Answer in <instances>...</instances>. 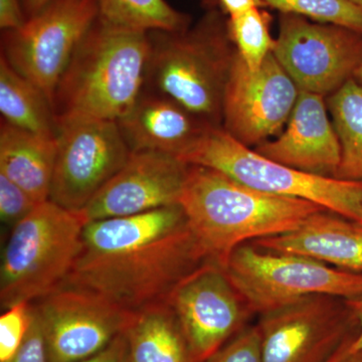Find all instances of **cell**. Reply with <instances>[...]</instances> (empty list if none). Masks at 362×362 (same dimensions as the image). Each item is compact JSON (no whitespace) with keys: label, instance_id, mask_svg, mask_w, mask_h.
Masks as SVG:
<instances>
[{"label":"cell","instance_id":"25","mask_svg":"<svg viewBox=\"0 0 362 362\" xmlns=\"http://www.w3.org/2000/svg\"><path fill=\"white\" fill-rule=\"evenodd\" d=\"M281 13L349 28L362 35V7L349 0H261Z\"/></svg>","mask_w":362,"mask_h":362},{"label":"cell","instance_id":"27","mask_svg":"<svg viewBox=\"0 0 362 362\" xmlns=\"http://www.w3.org/2000/svg\"><path fill=\"white\" fill-rule=\"evenodd\" d=\"M39 204L23 187L0 173V220L4 226L13 228Z\"/></svg>","mask_w":362,"mask_h":362},{"label":"cell","instance_id":"30","mask_svg":"<svg viewBox=\"0 0 362 362\" xmlns=\"http://www.w3.org/2000/svg\"><path fill=\"white\" fill-rule=\"evenodd\" d=\"M25 21L20 0H0V28L4 32L21 28Z\"/></svg>","mask_w":362,"mask_h":362},{"label":"cell","instance_id":"13","mask_svg":"<svg viewBox=\"0 0 362 362\" xmlns=\"http://www.w3.org/2000/svg\"><path fill=\"white\" fill-rule=\"evenodd\" d=\"M299 93L273 52L251 71L237 51L223 96L221 127L256 148L285 127Z\"/></svg>","mask_w":362,"mask_h":362},{"label":"cell","instance_id":"20","mask_svg":"<svg viewBox=\"0 0 362 362\" xmlns=\"http://www.w3.org/2000/svg\"><path fill=\"white\" fill-rule=\"evenodd\" d=\"M124 337L127 362H195L180 321L166 301L135 311Z\"/></svg>","mask_w":362,"mask_h":362},{"label":"cell","instance_id":"16","mask_svg":"<svg viewBox=\"0 0 362 362\" xmlns=\"http://www.w3.org/2000/svg\"><path fill=\"white\" fill-rule=\"evenodd\" d=\"M254 149L296 170L325 177H334L341 159L324 96L305 90H300L285 130Z\"/></svg>","mask_w":362,"mask_h":362},{"label":"cell","instance_id":"26","mask_svg":"<svg viewBox=\"0 0 362 362\" xmlns=\"http://www.w3.org/2000/svg\"><path fill=\"white\" fill-rule=\"evenodd\" d=\"M33 303L21 302L0 316V362H8L23 344L32 320Z\"/></svg>","mask_w":362,"mask_h":362},{"label":"cell","instance_id":"10","mask_svg":"<svg viewBox=\"0 0 362 362\" xmlns=\"http://www.w3.org/2000/svg\"><path fill=\"white\" fill-rule=\"evenodd\" d=\"M263 362H326L356 337L346 300L315 295L259 315Z\"/></svg>","mask_w":362,"mask_h":362},{"label":"cell","instance_id":"17","mask_svg":"<svg viewBox=\"0 0 362 362\" xmlns=\"http://www.w3.org/2000/svg\"><path fill=\"white\" fill-rule=\"evenodd\" d=\"M117 123L131 152H161L180 159L211 127L170 98L147 89Z\"/></svg>","mask_w":362,"mask_h":362},{"label":"cell","instance_id":"7","mask_svg":"<svg viewBox=\"0 0 362 362\" xmlns=\"http://www.w3.org/2000/svg\"><path fill=\"white\" fill-rule=\"evenodd\" d=\"M223 270L250 311L259 315L315 295L344 300L362 296L361 274L252 243L237 247Z\"/></svg>","mask_w":362,"mask_h":362},{"label":"cell","instance_id":"33","mask_svg":"<svg viewBox=\"0 0 362 362\" xmlns=\"http://www.w3.org/2000/svg\"><path fill=\"white\" fill-rule=\"evenodd\" d=\"M356 337L345 342L326 362H362V350L354 351L351 349L352 342Z\"/></svg>","mask_w":362,"mask_h":362},{"label":"cell","instance_id":"31","mask_svg":"<svg viewBox=\"0 0 362 362\" xmlns=\"http://www.w3.org/2000/svg\"><path fill=\"white\" fill-rule=\"evenodd\" d=\"M78 362H127V343L124 333L95 356Z\"/></svg>","mask_w":362,"mask_h":362},{"label":"cell","instance_id":"11","mask_svg":"<svg viewBox=\"0 0 362 362\" xmlns=\"http://www.w3.org/2000/svg\"><path fill=\"white\" fill-rule=\"evenodd\" d=\"M272 52L300 90L330 96L354 78L362 62V35L281 13Z\"/></svg>","mask_w":362,"mask_h":362},{"label":"cell","instance_id":"29","mask_svg":"<svg viewBox=\"0 0 362 362\" xmlns=\"http://www.w3.org/2000/svg\"><path fill=\"white\" fill-rule=\"evenodd\" d=\"M8 362H51L42 321L33 304L30 328L20 349Z\"/></svg>","mask_w":362,"mask_h":362},{"label":"cell","instance_id":"21","mask_svg":"<svg viewBox=\"0 0 362 362\" xmlns=\"http://www.w3.org/2000/svg\"><path fill=\"white\" fill-rule=\"evenodd\" d=\"M1 120L35 134L57 137L59 124L44 92L0 57Z\"/></svg>","mask_w":362,"mask_h":362},{"label":"cell","instance_id":"23","mask_svg":"<svg viewBox=\"0 0 362 362\" xmlns=\"http://www.w3.org/2000/svg\"><path fill=\"white\" fill-rule=\"evenodd\" d=\"M99 18L118 28L175 33L188 28V16L165 0H96Z\"/></svg>","mask_w":362,"mask_h":362},{"label":"cell","instance_id":"2","mask_svg":"<svg viewBox=\"0 0 362 362\" xmlns=\"http://www.w3.org/2000/svg\"><path fill=\"white\" fill-rule=\"evenodd\" d=\"M178 204L206 258L223 269L237 247L293 232L309 216L325 209L259 192L199 165H188Z\"/></svg>","mask_w":362,"mask_h":362},{"label":"cell","instance_id":"3","mask_svg":"<svg viewBox=\"0 0 362 362\" xmlns=\"http://www.w3.org/2000/svg\"><path fill=\"white\" fill-rule=\"evenodd\" d=\"M149 33L98 18L86 33L59 80L52 109L57 119L120 120L145 86Z\"/></svg>","mask_w":362,"mask_h":362},{"label":"cell","instance_id":"22","mask_svg":"<svg viewBox=\"0 0 362 362\" xmlns=\"http://www.w3.org/2000/svg\"><path fill=\"white\" fill-rule=\"evenodd\" d=\"M326 103L341 149L334 178L362 181V85L351 78Z\"/></svg>","mask_w":362,"mask_h":362},{"label":"cell","instance_id":"19","mask_svg":"<svg viewBox=\"0 0 362 362\" xmlns=\"http://www.w3.org/2000/svg\"><path fill=\"white\" fill-rule=\"evenodd\" d=\"M57 146V137L28 132L1 120L0 173L23 187L35 201H49Z\"/></svg>","mask_w":362,"mask_h":362},{"label":"cell","instance_id":"5","mask_svg":"<svg viewBox=\"0 0 362 362\" xmlns=\"http://www.w3.org/2000/svg\"><path fill=\"white\" fill-rule=\"evenodd\" d=\"M88 221L51 199L11 228L1 255L0 305L33 303L63 287L82 245Z\"/></svg>","mask_w":362,"mask_h":362},{"label":"cell","instance_id":"9","mask_svg":"<svg viewBox=\"0 0 362 362\" xmlns=\"http://www.w3.org/2000/svg\"><path fill=\"white\" fill-rule=\"evenodd\" d=\"M49 199L82 211L131 154L118 123L92 118L59 120Z\"/></svg>","mask_w":362,"mask_h":362},{"label":"cell","instance_id":"36","mask_svg":"<svg viewBox=\"0 0 362 362\" xmlns=\"http://www.w3.org/2000/svg\"><path fill=\"white\" fill-rule=\"evenodd\" d=\"M354 78H356L359 84L362 85V62L358 69H357L356 74H354Z\"/></svg>","mask_w":362,"mask_h":362},{"label":"cell","instance_id":"24","mask_svg":"<svg viewBox=\"0 0 362 362\" xmlns=\"http://www.w3.org/2000/svg\"><path fill=\"white\" fill-rule=\"evenodd\" d=\"M228 35L240 58L251 71L258 70L273 51L270 16L259 7L249 9L228 20Z\"/></svg>","mask_w":362,"mask_h":362},{"label":"cell","instance_id":"12","mask_svg":"<svg viewBox=\"0 0 362 362\" xmlns=\"http://www.w3.org/2000/svg\"><path fill=\"white\" fill-rule=\"evenodd\" d=\"M33 306L51 362H78L95 356L124 333L134 315L97 293L71 286L59 288Z\"/></svg>","mask_w":362,"mask_h":362},{"label":"cell","instance_id":"6","mask_svg":"<svg viewBox=\"0 0 362 362\" xmlns=\"http://www.w3.org/2000/svg\"><path fill=\"white\" fill-rule=\"evenodd\" d=\"M180 160L214 169L243 185L278 197L314 202L332 213L362 223V181L310 175L272 160L211 127Z\"/></svg>","mask_w":362,"mask_h":362},{"label":"cell","instance_id":"4","mask_svg":"<svg viewBox=\"0 0 362 362\" xmlns=\"http://www.w3.org/2000/svg\"><path fill=\"white\" fill-rule=\"evenodd\" d=\"M148 33L144 89L170 98L211 127H221L223 96L237 54L228 21L211 11L194 28Z\"/></svg>","mask_w":362,"mask_h":362},{"label":"cell","instance_id":"18","mask_svg":"<svg viewBox=\"0 0 362 362\" xmlns=\"http://www.w3.org/2000/svg\"><path fill=\"white\" fill-rule=\"evenodd\" d=\"M252 244L268 251L302 255L362 275V223L326 209L309 216L293 232Z\"/></svg>","mask_w":362,"mask_h":362},{"label":"cell","instance_id":"1","mask_svg":"<svg viewBox=\"0 0 362 362\" xmlns=\"http://www.w3.org/2000/svg\"><path fill=\"white\" fill-rule=\"evenodd\" d=\"M180 204L88 221L64 286L101 295L128 311L166 301L187 276L207 263Z\"/></svg>","mask_w":362,"mask_h":362},{"label":"cell","instance_id":"14","mask_svg":"<svg viewBox=\"0 0 362 362\" xmlns=\"http://www.w3.org/2000/svg\"><path fill=\"white\" fill-rule=\"evenodd\" d=\"M166 302L176 317L195 362H204L246 327L247 308L225 270L207 262L176 286Z\"/></svg>","mask_w":362,"mask_h":362},{"label":"cell","instance_id":"34","mask_svg":"<svg viewBox=\"0 0 362 362\" xmlns=\"http://www.w3.org/2000/svg\"><path fill=\"white\" fill-rule=\"evenodd\" d=\"M346 302L358 323V333L352 342L351 349L354 351H359L362 350V296L352 298L346 300Z\"/></svg>","mask_w":362,"mask_h":362},{"label":"cell","instance_id":"37","mask_svg":"<svg viewBox=\"0 0 362 362\" xmlns=\"http://www.w3.org/2000/svg\"><path fill=\"white\" fill-rule=\"evenodd\" d=\"M352 4H356V6L362 7V0H349Z\"/></svg>","mask_w":362,"mask_h":362},{"label":"cell","instance_id":"28","mask_svg":"<svg viewBox=\"0 0 362 362\" xmlns=\"http://www.w3.org/2000/svg\"><path fill=\"white\" fill-rule=\"evenodd\" d=\"M204 362H263L258 327H245Z\"/></svg>","mask_w":362,"mask_h":362},{"label":"cell","instance_id":"15","mask_svg":"<svg viewBox=\"0 0 362 362\" xmlns=\"http://www.w3.org/2000/svg\"><path fill=\"white\" fill-rule=\"evenodd\" d=\"M188 164L156 151H133L83 209L88 221L134 216L180 204Z\"/></svg>","mask_w":362,"mask_h":362},{"label":"cell","instance_id":"32","mask_svg":"<svg viewBox=\"0 0 362 362\" xmlns=\"http://www.w3.org/2000/svg\"><path fill=\"white\" fill-rule=\"evenodd\" d=\"M218 1L230 16H237L255 7L264 6L261 0H218Z\"/></svg>","mask_w":362,"mask_h":362},{"label":"cell","instance_id":"35","mask_svg":"<svg viewBox=\"0 0 362 362\" xmlns=\"http://www.w3.org/2000/svg\"><path fill=\"white\" fill-rule=\"evenodd\" d=\"M21 1L25 18L28 20V18H32L35 14L42 11L52 0H21Z\"/></svg>","mask_w":362,"mask_h":362},{"label":"cell","instance_id":"8","mask_svg":"<svg viewBox=\"0 0 362 362\" xmlns=\"http://www.w3.org/2000/svg\"><path fill=\"white\" fill-rule=\"evenodd\" d=\"M98 18L96 0H52L21 28L2 33L1 54L52 103L74 52Z\"/></svg>","mask_w":362,"mask_h":362}]
</instances>
